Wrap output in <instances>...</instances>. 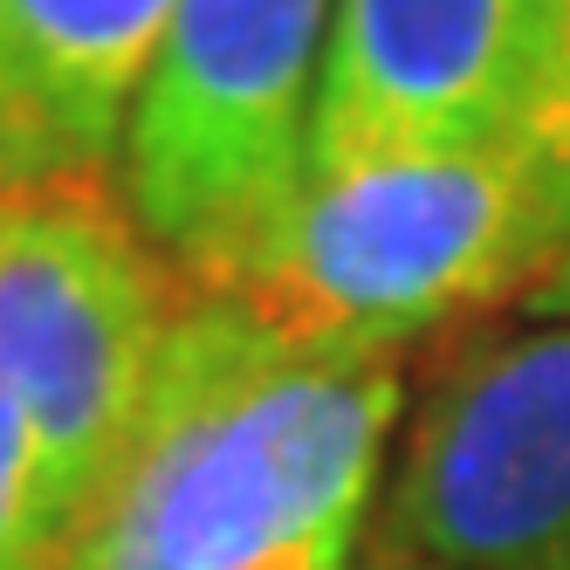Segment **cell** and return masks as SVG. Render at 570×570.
<instances>
[{
  "label": "cell",
  "instance_id": "52a82bcc",
  "mask_svg": "<svg viewBox=\"0 0 570 570\" xmlns=\"http://www.w3.org/2000/svg\"><path fill=\"white\" fill-rule=\"evenodd\" d=\"M179 0H0V186L104 179Z\"/></svg>",
  "mask_w": 570,
  "mask_h": 570
},
{
  "label": "cell",
  "instance_id": "8992f818",
  "mask_svg": "<svg viewBox=\"0 0 570 570\" xmlns=\"http://www.w3.org/2000/svg\"><path fill=\"white\" fill-rule=\"evenodd\" d=\"M563 0H337L309 173L502 145L529 125Z\"/></svg>",
  "mask_w": 570,
  "mask_h": 570
},
{
  "label": "cell",
  "instance_id": "3957f363",
  "mask_svg": "<svg viewBox=\"0 0 570 570\" xmlns=\"http://www.w3.org/2000/svg\"><path fill=\"white\" fill-rule=\"evenodd\" d=\"M337 0H179L131 110L125 214L220 296L309 173V117Z\"/></svg>",
  "mask_w": 570,
  "mask_h": 570
},
{
  "label": "cell",
  "instance_id": "8fae6325",
  "mask_svg": "<svg viewBox=\"0 0 570 570\" xmlns=\"http://www.w3.org/2000/svg\"><path fill=\"white\" fill-rule=\"evenodd\" d=\"M351 570H420V563H405L399 550H385L379 537H364V550H357V563Z\"/></svg>",
  "mask_w": 570,
  "mask_h": 570
},
{
  "label": "cell",
  "instance_id": "9c48e42d",
  "mask_svg": "<svg viewBox=\"0 0 570 570\" xmlns=\"http://www.w3.org/2000/svg\"><path fill=\"white\" fill-rule=\"evenodd\" d=\"M515 145L529 151V166L543 173V186L570 214V0H563V28H557V56H550V76H543V97L529 110V125L515 131Z\"/></svg>",
  "mask_w": 570,
  "mask_h": 570
},
{
  "label": "cell",
  "instance_id": "277c9868",
  "mask_svg": "<svg viewBox=\"0 0 570 570\" xmlns=\"http://www.w3.org/2000/svg\"><path fill=\"white\" fill-rule=\"evenodd\" d=\"M173 323L166 255L104 179L0 186V385L35 440L49 543L110 474Z\"/></svg>",
  "mask_w": 570,
  "mask_h": 570
},
{
  "label": "cell",
  "instance_id": "6da1fadb",
  "mask_svg": "<svg viewBox=\"0 0 570 570\" xmlns=\"http://www.w3.org/2000/svg\"><path fill=\"white\" fill-rule=\"evenodd\" d=\"M399 357L193 296L56 570H351L379 515Z\"/></svg>",
  "mask_w": 570,
  "mask_h": 570
},
{
  "label": "cell",
  "instance_id": "7c38bea8",
  "mask_svg": "<svg viewBox=\"0 0 570 570\" xmlns=\"http://www.w3.org/2000/svg\"><path fill=\"white\" fill-rule=\"evenodd\" d=\"M0 570H49L42 557H28V550H8V543H0Z\"/></svg>",
  "mask_w": 570,
  "mask_h": 570
},
{
  "label": "cell",
  "instance_id": "30bf717a",
  "mask_svg": "<svg viewBox=\"0 0 570 570\" xmlns=\"http://www.w3.org/2000/svg\"><path fill=\"white\" fill-rule=\"evenodd\" d=\"M522 309H529V316H543V323H570V248L543 268V282L522 296Z\"/></svg>",
  "mask_w": 570,
  "mask_h": 570
},
{
  "label": "cell",
  "instance_id": "5b68a950",
  "mask_svg": "<svg viewBox=\"0 0 570 570\" xmlns=\"http://www.w3.org/2000/svg\"><path fill=\"white\" fill-rule=\"evenodd\" d=\"M372 537L420 570H570V323L537 316L446 364Z\"/></svg>",
  "mask_w": 570,
  "mask_h": 570
},
{
  "label": "cell",
  "instance_id": "ba28073f",
  "mask_svg": "<svg viewBox=\"0 0 570 570\" xmlns=\"http://www.w3.org/2000/svg\"><path fill=\"white\" fill-rule=\"evenodd\" d=\"M0 543L28 550L56 570V543H49V522H42V488H35V440L14 392L0 385Z\"/></svg>",
  "mask_w": 570,
  "mask_h": 570
},
{
  "label": "cell",
  "instance_id": "7a4b0ae2",
  "mask_svg": "<svg viewBox=\"0 0 570 570\" xmlns=\"http://www.w3.org/2000/svg\"><path fill=\"white\" fill-rule=\"evenodd\" d=\"M570 214L515 138L303 173L234 303L331 351H405L461 309L529 296Z\"/></svg>",
  "mask_w": 570,
  "mask_h": 570
}]
</instances>
